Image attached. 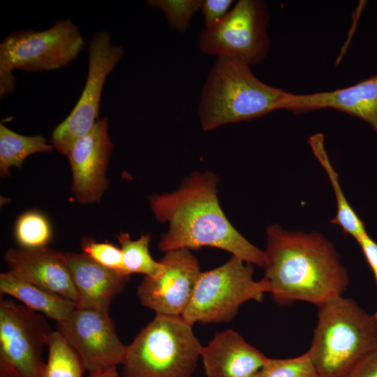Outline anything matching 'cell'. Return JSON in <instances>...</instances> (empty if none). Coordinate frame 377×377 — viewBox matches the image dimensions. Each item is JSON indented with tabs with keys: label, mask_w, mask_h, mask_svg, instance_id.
<instances>
[{
	"label": "cell",
	"mask_w": 377,
	"mask_h": 377,
	"mask_svg": "<svg viewBox=\"0 0 377 377\" xmlns=\"http://www.w3.org/2000/svg\"><path fill=\"white\" fill-rule=\"evenodd\" d=\"M264 278L279 305L304 301L317 307L342 296L348 285L346 268L334 246L318 232L267 230Z\"/></svg>",
	"instance_id": "6da1fadb"
},
{
	"label": "cell",
	"mask_w": 377,
	"mask_h": 377,
	"mask_svg": "<svg viewBox=\"0 0 377 377\" xmlns=\"http://www.w3.org/2000/svg\"><path fill=\"white\" fill-rule=\"evenodd\" d=\"M217 177L195 172L171 193L154 194L149 206L155 218L168 223L158 249L169 251L211 246L263 267V251L249 242L230 223L217 197Z\"/></svg>",
	"instance_id": "7a4b0ae2"
},
{
	"label": "cell",
	"mask_w": 377,
	"mask_h": 377,
	"mask_svg": "<svg viewBox=\"0 0 377 377\" xmlns=\"http://www.w3.org/2000/svg\"><path fill=\"white\" fill-rule=\"evenodd\" d=\"M287 93L258 80L245 62L218 57L202 90L198 109L201 126L211 131L281 110Z\"/></svg>",
	"instance_id": "3957f363"
},
{
	"label": "cell",
	"mask_w": 377,
	"mask_h": 377,
	"mask_svg": "<svg viewBox=\"0 0 377 377\" xmlns=\"http://www.w3.org/2000/svg\"><path fill=\"white\" fill-rule=\"evenodd\" d=\"M308 350L318 377H348L377 345V322L351 298L340 296L318 307Z\"/></svg>",
	"instance_id": "277c9868"
},
{
	"label": "cell",
	"mask_w": 377,
	"mask_h": 377,
	"mask_svg": "<svg viewBox=\"0 0 377 377\" xmlns=\"http://www.w3.org/2000/svg\"><path fill=\"white\" fill-rule=\"evenodd\" d=\"M192 326L156 313L126 346L121 377H191L202 348Z\"/></svg>",
	"instance_id": "5b68a950"
},
{
	"label": "cell",
	"mask_w": 377,
	"mask_h": 377,
	"mask_svg": "<svg viewBox=\"0 0 377 377\" xmlns=\"http://www.w3.org/2000/svg\"><path fill=\"white\" fill-rule=\"evenodd\" d=\"M84 46L80 29L70 19L57 20L43 31L12 32L0 44V97L15 91V69L29 72L59 69L77 58Z\"/></svg>",
	"instance_id": "8992f818"
},
{
	"label": "cell",
	"mask_w": 377,
	"mask_h": 377,
	"mask_svg": "<svg viewBox=\"0 0 377 377\" xmlns=\"http://www.w3.org/2000/svg\"><path fill=\"white\" fill-rule=\"evenodd\" d=\"M253 265L232 256L214 269L200 272L191 299L182 317L193 325L228 323L249 300L262 302L269 293L267 281H255Z\"/></svg>",
	"instance_id": "52a82bcc"
},
{
	"label": "cell",
	"mask_w": 377,
	"mask_h": 377,
	"mask_svg": "<svg viewBox=\"0 0 377 377\" xmlns=\"http://www.w3.org/2000/svg\"><path fill=\"white\" fill-rule=\"evenodd\" d=\"M268 22L265 1L239 0L219 23L200 32L198 49L216 57L238 59L250 66L258 64L270 47Z\"/></svg>",
	"instance_id": "ba28073f"
},
{
	"label": "cell",
	"mask_w": 377,
	"mask_h": 377,
	"mask_svg": "<svg viewBox=\"0 0 377 377\" xmlns=\"http://www.w3.org/2000/svg\"><path fill=\"white\" fill-rule=\"evenodd\" d=\"M44 315L0 299V368L18 377H43V348L53 330Z\"/></svg>",
	"instance_id": "9c48e42d"
},
{
	"label": "cell",
	"mask_w": 377,
	"mask_h": 377,
	"mask_svg": "<svg viewBox=\"0 0 377 377\" xmlns=\"http://www.w3.org/2000/svg\"><path fill=\"white\" fill-rule=\"evenodd\" d=\"M124 52L121 45L112 43L107 31L94 34L89 45L87 75L82 94L68 117L52 132L50 143L61 154L66 156L73 145L94 128L98 119L104 84Z\"/></svg>",
	"instance_id": "30bf717a"
},
{
	"label": "cell",
	"mask_w": 377,
	"mask_h": 377,
	"mask_svg": "<svg viewBox=\"0 0 377 377\" xmlns=\"http://www.w3.org/2000/svg\"><path fill=\"white\" fill-rule=\"evenodd\" d=\"M58 330L74 348L89 372L122 364L126 346L118 337L108 312L77 307L57 323Z\"/></svg>",
	"instance_id": "8fae6325"
},
{
	"label": "cell",
	"mask_w": 377,
	"mask_h": 377,
	"mask_svg": "<svg viewBox=\"0 0 377 377\" xmlns=\"http://www.w3.org/2000/svg\"><path fill=\"white\" fill-rule=\"evenodd\" d=\"M160 261L162 270L154 277H144L138 297L142 305L156 313L182 316L201 272L198 261L187 249L167 251Z\"/></svg>",
	"instance_id": "7c38bea8"
},
{
	"label": "cell",
	"mask_w": 377,
	"mask_h": 377,
	"mask_svg": "<svg viewBox=\"0 0 377 377\" xmlns=\"http://www.w3.org/2000/svg\"><path fill=\"white\" fill-rule=\"evenodd\" d=\"M113 148L108 119L103 117L67 153L72 172L71 191L80 204L99 202L108 188L106 171Z\"/></svg>",
	"instance_id": "4fadbf2b"
},
{
	"label": "cell",
	"mask_w": 377,
	"mask_h": 377,
	"mask_svg": "<svg viewBox=\"0 0 377 377\" xmlns=\"http://www.w3.org/2000/svg\"><path fill=\"white\" fill-rule=\"evenodd\" d=\"M8 271L17 277L65 297L78 304L75 289L64 252L47 246L10 249L3 255Z\"/></svg>",
	"instance_id": "5bb4252c"
},
{
	"label": "cell",
	"mask_w": 377,
	"mask_h": 377,
	"mask_svg": "<svg viewBox=\"0 0 377 377\" xmlns=\"http://www.w3.org/2000/svg\"><path fill=\"white\" fill-rule=\"evenodd\" d=\"M334 109L361 119L377 133V74L353 85L329 91L307 94L288 92L281 110L295 114Z\"/></svg>",
	"instance_id": "9a60e30c"
},
{
	"label": "cell",
	"mask_w": 377,
	"mask_h": 377,
	"mask_svg": "<svg viewBox=\"0 0 377 377\" xmlns=\"http://www.w3.org/2000/svg\"><path fill=\"white\" fill-rule=\"evenodd\" d=\"M200 357L207 377H254L267 359L231 329L217 332Z\"/></svg>",
	"instance_id": "2e32d148"
},
{
	"label": "cell",
	"mask_w": 377,
	"mask_h": 377,
	"mask_svg": "<svg viewBox=\"0 0 377 377\" xmlns=\"http://www.w3.org/2000/svg\"><path fill=\"white\" fill-rule=\"evenodd\" d=\"M64 254L78 295L77 307L109 313L112 302L124 290L130 276L108 269L83 253Z\"/></svg>",
	"instance_id": "e0dca14e"
},
{
	"label": "cell",
	"mask_w": 377,
	"mask_h": 377,
	"mask_svg": "<svg viewBox=\"0 0 377 377\" xmlns=\"http://www.w3.org/2000/svg\"><path fill=\"white\" fill-rule=\"evenodd\" d=\"M0 293L56 323L68 319L77 306L73 301L21 279L8 271L0 274Z\"/></svg>",
	"instance_id": "ac0fdd59"
},
{
	"label": "cell",
	"mask_w": 377,
	"mask_h": 377,
	"mask_svg": "<svg viewBox=\"0 0 377 377\" xmlns=\"http://www.w3.org/2000/svg\"><path fill=\"white\" fill-rule=\"evenodd\" d=\"M311 149L320 164L325 169L331 182L337 202V214L331 223L341 228L346 235L356 241L367 233L364 223L355 212L345 197L338 179V175L328 158L325 147V138L322 133H316L309 139Z\"/></svg>",
	"instance_id": "d6986e66"
},
{
	"label": "cell",
	"mask_w": 377,
	"mask_h": 377,
	"mask_svg": "<svg viewBox=\"0 0 377 377\" xmlns=\"http://www.w3.org/2000/svg\"><path fill=\"white\" fill-rule=\"evenodd\" d=\"M53 149L41 135H21L0 124V175L3 177L10 175L11 167L22 168L28 156Z\"/></svg>",
	"instance_id": "ffe728a7"
},
{
	"label": "cell",
	"mask_w": 377,
	"mask_h": 377,
	"mask_svg": "<svg viewBox=\"0 0 377 377\" xmlns=\"http://www.w3.org/2000/svg\"><path fill=\"white\" fill-rule=\"evenodd\" d=\"M117 239L121 246L123 269L126 274H142L145 276L154 277L161 272L163 263L154 260L149 253V234L142 235L139 239L133 240L128 233L120 232Z\"/></svg>",
	"instance_id": "44dd1931"
},
{
	"label": "cell",
	"mask_w": 377,
	"mask_h": 377,
	"mask_svg": "<svg viewBox=\"0 0 377 377\" xmlns=\"http://www.w3.org/2000/svg\"><path fill=\"white\" fill-rule=\"evenodd\" d=\"M48 358L43 377H83V363L64 336L52 332L48 344Z\"/></svg>",
	"instance_id": "7402d4cb"
},
{
	"label": "cell",
	"mask_w": 377,
	"mask_h": 377,
	"mask_svg": "<svg viewBox=\"0 0 377 377\" xmlns=\"http://www.w3.org/2000/svg\"><path fill=\"white\" fill-rule=\"evenodd\" d=\"M52 235L49 220L36 210L24 212L15 224V238L23 249L46 246L52 239Z\"/></svg>",
	"instance_id": "603a6c76"
},
{
	"label": "cell",
	"mask_w": 377,
	"mask_h": 377,
	"mask_svg": "<svg viewBox=\"0 0 377 377\" xmlns=\"http://www.w3.org/2000/svg\"><path fill=\"white\" fill-rule=\"evenodd\" d=\"M254 377H318L309 351L293 358H268Z\"/></svg>",
	"instance_id": "cb8c5ba5"
},
{
	"label": "cell",
	"mask_w": 377,
	"mask_h": 377,
	"mask_svg": "<svg viewBox=\"0 0 377 377\" xmlns=\"http://www.w3.org/2000/svg\"><path fill=\"white\" fill-rule=\"evenodd\" d=\"M147 4L161 10L172 29L185 31L192 16L200 8V0H149Z\"/></svg>",
	"instance_id": "d4e9b609"
},
{
	"label": "cell",
	"mask_w": 377,
	"mask_h": 377,
	"mask_svg": "<svg viewBox=\"0 0 377 377\" xmlns=\"http://www.w3.org/2000/svg\"><path fill=\"white\" fill-rule=\"evenodd\" d=\"M82 253L98 264L124 274L121 249L109 242H98L89 238L81 242ZM127 275V274H126Z\"/></svg>",
	"instance_id": "484cf974"
},
{
	"label": "cell",
	"mask_w": 377,
	"mask_h": 377,
	"mask_svg": "<svg viewBox=\"0 0 377 377\" xmlns=\"http://www.w3.org/2000/svg\"><path fill=\"white\" fill-rule=\"evenodd\" d=\"M232 0H200V8L205 28H211L219 23L230 11Z\"/></svg>",
	"instance_id": "4316f807"
},
{
	"label": "cell",
	"mask_w": 377,
	"mask_h": 377,
	"mask_svg": "<svg viewBox=\"0 0 377 377\" xmlns=\"http://www.w3.org/2000/svg\"><path fill=\"white\" fill-rule=\"evenodd\" d=\"M366 260L372 270L377 286V243L367 233L357 240ZM377 322V309L373 315Z\"/></svg>",
	"instance_id": "83f0119b"
},
{
	"label": "cell",
	"mask_w": 377,
	"mask_h": 377,
	"mask_svg": "<svg viewBox=\"0 0 377 377\" xmlns=\"http://www.w3.org/2000/svg\"><path fill=\"white\" fill-rule=\"evenodd\" d=\"M348 377H377V345L357 364Z\"/></svg>",
	"instance_id": "f1b7e54d"
},
{
	"label": "cell",
	"mask_w": 377,
	"mask_h": 377,
	"mask_svg": "<svg viewBox=\"0 0 377 377\" xmlns=\"http://www.w3.org/2000/svg\"><path fill=\"white\" fill-rule=\"evenodd\" d=\"M88 377H121L117 367L89 372Z\"/></svg>",
	"instance_id": "f546056e"
},
{
	"label": "cell",
	"mask_w": 377,
	"mask_h": 377,
	"mask_svg": "<svg viewBox=\"0 0 377 377\" xmlns=\"http://www.w3.org/2000/svg\"><path fill=\"white\" fill-rule=\"evenodd\" d=\"M0 377H18L9 370L0 368Z\"/></svg>",
	"instance_id": "4dcf8cb0"
}]
</instances>
